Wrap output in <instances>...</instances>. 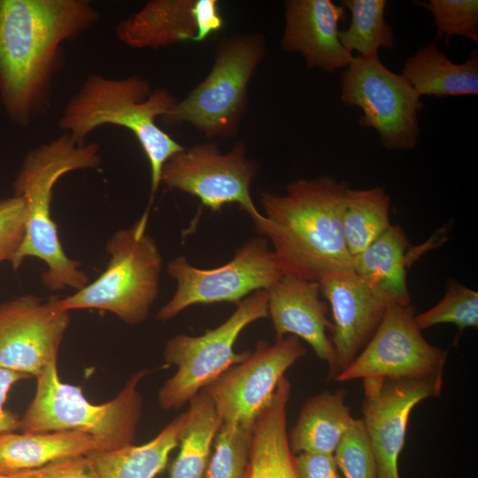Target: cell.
<instances>
[{"mask_svg": "<svg viewBox=\"0 0 478 478\" xmlns=\"http://www.w3.org/2000/svg\"><path fill=\"white\" fill-rule=\"evenodd\" d=\"M99 18L86 0H0V100L15 124L44 107L63 42Z\"/></svg>", "mask_w": 478, "mask_h": 478, "instance_id": "6da1fadb", "label": "cell"}, {"mask_svg": "<svg viewBox=\"0 0 478 478\" xmlns=\"http://www.w3.org/2000/svg\"><path fill=\"white\" fill-rule=\"evenodd\" d=\"M348 188L322 175L294 181L281 195L261 194L264 219L253 223L273 244L283 275L318 281L328 273L354 270L342 223Z\"/></svg>", "mask_w": 478, "mask_h": 478, "instance_id": "7a4b0ae2", "label": "cell"}, {"mask_svg": "<svg viewBox=\"0 0 478 478\" xmlns=\"http://www.w3.org/2000/svg\"><path fill=\"white\" fill-rule=\"evenodd\" d=\"M100 164L97 143H77L66 133L26 154L13 181V195L22 199L26 211L25 237L11 261L14 270L27 258L34 257L46 265L42 274L46 289L77 291L89 284L88 275L80 269L81 262L70 258L63 250L50 205L60 177L73 171L96 169Z\"/></svg>", "mask_w": 478, "mask_h": 478, "instance_id": "3957f363", "label": "cell"}, {"mask_svg": "<svg viewBox=\"0 0 478 478\" xmlns=\"http://www.w3.org/2000/svg\"><path fill=\"white\" fill-rule=\"evenodd\" d=\"M177 101L166 89L152 92L149 81L140 75L113 79L90 74L67 101L58 126L77 143L86 142L91 132L104 125L120 126L132 132L150 167V196L143 214L149 218L164 165L184 149L156 122Z\"/></svg>", "mask_w": 478, "mask_h": 478, "instance_id": "277c9868", "label": "cell"}, {"mask_svg": "<svg viewBox=\"0 0 478 478\" xmlns=\"http://www.w3.org/2000/svg\"><path fill=\"white\" fill-rule=\"evenodd\" d=\"M57 362L49 364L36 377L35 397L19 418V429L29 433L82 431L93 436L102 451L132 444L143 411L138 386L151 371H137L116 397L96 405L84 397L81 388L60 380Z\"/></svg>", "mask_w": 478, "mask_h": 478, "instance_id": "5b68a950", "label": "cell"}, {"mask_svg": "<svg viewBox=\"0 0 478 478\" xmlns=\"http://www.w3.org/2000/svg\"><path fill=\"white\" fill-rule=\"evenodd\" d=\"M266 54L263 34L222 37L205 78L164 116L168 127L189 124L207 139L235 136L248 106V86Z\"/></svg>", "mask_w": 478, "mask_h": 478, "instance_id": "8992f818", "label": "cell"}, {"mask_svg": "<svg viewBox=\"0 0 478 478\" xmlns=\"http://www.w3.org/2000/svg\"><path fill=\"white\" fill-rule=\"evenodd\" d=\"M105 270L83 289L61 299L63 311L96 309L113 313L128 325H139L150 314L159 289L162 255L140 219L116 231L106 243Z\"/></svg>", "mask_w": 478, "mask_h": 478, "instance_id": "52a82bcc", "label": "cell"}, {"mask_svg": "<svg viewBox=\"0 0 478 478\" xmlns=\"http://www.w3.org/2000/svg\"><path fill=\"white\" fill-rule=\"evenodd\" d=\"M267 317V291L260 289L236 303L235 312L217 328L197 336L180 334L170 338L164 359L177 370L159 389L160 407H182L222 373L247 358L251 351L237 353L235 343L247 326Z\"/></svg>", "mask_w": 478, "mask_h": 478, "instance_id": "ba28073f", "label": "cell"}, {"mask_svg": "<svg viewBox=\"0 0 478 478\" xmlns=\"http://www.w3.org/2000/svg\"><path fill=\"white\" fill-rule=\"evenodd\" d=\"M340 100L363 111L361 127L377 131L389 150H411L419 142L418 112L424 104L402 75L388 69L379 57L356 54L341 73Z\"/></svg>", "mask_w": 478, "mask_h": 478, "instance_id": "9c48e42d", "label": "cell"}, {"mask_svg": "<svg viewBox=\"0 0 478 478\" xmlns=\"http://www.w3.org/2000/svg\"><path fill=\"white\" fill-rule=\"evenodd\" d=\"M167 273L177 286L157 313L161 321L173 319L194 305L238 303L257 290H267L283 276L273 250L260 236L248 240L220 266L199 268L180 256L168 263Z\"/></svg>", "mask_w": 478, "mask_h": 478, "instance_id": "30bf717a", "label": "cell"}, {"mask_svg": "<svg viewBox=\"0 0 478 478\" xmlns=\"http://www.w3.org/2000/svg\"><path fill=\"white\" fill-rule=\"evenodd\" d=\"M257 172L258 166L247 157L243 142L237 141L223 153L215 141H209L171 157L163 166L160 181L169 189L199 198L212 212L236 204L257 222L264 219L250 191Z\"/></svg>", "mask_w": 478, "mask_h": 478, "instance_id": "8fae6325", "label": "cell"}, {"mask_svg": "<svg viewBox=\"0 0 478 478\" xmlns=\"http://www.w3.org/2000/svg\"><path fill=\"white\" fill-rule=\"evenodd\" d=\"M414 316L411 305L389 303L368 343L333 381L416 379L443 373L448 353L424 338Z\"/></svg>", "mask_w": 478, "mask_h": 478, "instance_id": "7c38bea8", "label": "cell"}, {"mask_svg": "<svg viewBox=\"0 0 478 478\" xmlns=\"http://www.w3.org/2000/svg\"><path fill=\"white\" fill-rule=\"evenodd\" d=\"M305 353L306 349L295 335L274 343L260 340L247 358L229 367L203 389L213 401L222 423L252 427L285 372Z\"/></svg>", "mask_w": 478, "mask_h": 478, "instance_id": "4fadbf2b", "label": "cell"}, {"mask_svg": "<svg viewBox=\"0 0 478 478\" xmlns=\"http://www.w3.org/2000/svg\"><path fill=\"white\" fill-rule=\"evenodd\" d=\"M364 380L361 419L375 462L377 478H400L397 461L412 408L438 397L443 373L416 379L370 377Z\"/></svg>", "mask_w": 478, "mask_h": 478, "instance_id": "5bb4252c", "label": "cell"}, {"mask_svg": "<svg viewBox=\"0 0 478 478\" xmlns=\"http://www.w3.org/2000/svg\"><path fill=\"white\" fill-rule=\"evenodd\" d=\"M26 295L0 304V367L37 377L58 361L70 312Z\"/></svg>", "mask_w": 478, "mask_h": 478, "instance_id": "9a60e30c", "label": "cell"}, {"mask_svg": "<svg viewBox=\"0 0 478 478\" xmlns=\"http://www.w3.org/2000/svg\"><path fill=\"white\" fill-rule=\"evenodd\" d=\"M219 5L217 0H150L116 25V36L134 49L203 42L224 26Z\"/></svg>", "mask_w": 478, "mask_h": 478, "instance_id": "2e32d148", "label": "cell"}, {"mask_svg": "<svg viewBox=\"0 0 478 478\" xmlns=\"http://www.w3.org/2000/svg\"><path fill=\"white\" fill-rule=\"evenodd\" d=\"M318 282L332 309L330 339L341 373L373 337L389 304L376 296L354 270L326 274Z\"/></svg>", "mask_w": 478, "mask_h": 478, "instance_id": "e0dca14e", "label": "cell"}, {"mask_svg": "<svg viewBox=\"0 0 478 478\" xmlns=\"http://www.w3.org/2000/svg\"><path fill=\"white\" fill-rule=\"evenodd\" d=\"M268 317L275 340L287 334L304 339L329 367L332 380L338 374L337 356L327 331L333 323L328 319L327 304L320 298L318 281L283 275L267 290Z\"/></svg>", "mask_w": 478, "mask_h": 478, "instance_id": "ac0fdd59", "label": "cell"}, {"mask_svg": "<svg viewBox=\"0 0 478 478\" xmlns=\"http://www.w3.org/2000/svg\"><path fill=\"white\" fill-rule=\"evenodd\" d=\"M284 7L283 51L299 53L308 69L332 73L351 64L354 55L338 38L339 22L344 17L342 5L331 0H287Z\"/></svg>", "mask_w": 478, "mask_h": 478, "instance_id": "d6986e66", "label": "cell"}, {"mask_svg": "<svg viewBox=\"0 0 478 478\" xmlns=\"http://www.w3.org/2000/svg\"><path fill=\"white\" fill-rule=\"evenodd\" d=\"M408 237L400 225H391L380 237L353 258L356 274L379 297L389 303L411 305L406 282L412 258L423 252L412 251Z\"/></svg>", "mask_w": 478, "mask_h": 478, "instance_id": "ffe728a7", "label": "cell"}, {"mask_svg": "<svg viewBox=\"0 0 478 478\" xmlns=\"http://www.w3.org/2000/svg\"><path fill=\"white\" fill-rule=\"evenodd\" d=\"M291 384L284 376L252 428L246 478H298L287 432V405Z\"/></svg>", "mask_w": 478, "mask_h": 478, "instance_id": "44dd1931", "label": "cell"}, {"mask_svg": "<svg viewBox=\"0 0 478 478\" xmlns=\"http://www.w3.org/2000/svg\"><path fill=\"white\" fill-rule=\"evenodd\" d=\"M102 451L90 435L79 430L0 435V474L11 475L56 460Z\"/></svg>", "mask_w": 478, "mask_h": 478, "instance_id": "7402d4cb", "label": "cell"}, {"mask_svg": "<svg viewBox=\"0 0 478 478\" xmlns=\"http://www.w3.org/2000/svg\"><path fill=\"white\" fill-rule=\"evenodd\" d=\"M188 420L186 411L143 444L95 451L86 457L96 478H155L165 468L171 451L179 446Z\"/></svg>", "mask_w": 478, "mask_h": 478, "instance_id": "603a6c76", "label": "cell"}, {"mask_svg": "<svg viewBox=\"0 0 478 478\" xmlns=\"http://www.w3.org/2000/svg\"><path fill=\"white\" fill-rule=\"evenodd\" d=\"M420 97L478 95V51L456 64L435 42L420 47L404 64L401 73Z\"/></svg>", "mask_w": 478, "mask_h": 478, "instance_id": "cb8c5ba5", "label": "cell"}, {"mask_svg": "<svg viewBox=\"0 0 478 478\" xmlns=\"http://www.w3.org/2000/svg\"><path fill=\"white\" fill-rule=\"evenodd\" d=\"M345 389L324 391L303 405L295 426L288 434L292 454H334L354 418L345 404Z\"/></svg>", "mask_w": 478, "mask_h": 478, "instance_id": "d4e9b609", "label": "cell"}, {"mask_svg": "<svg viewBox=\"0 0 478 478\" xmlns=\"http://www.w3.org/2000/svg\"><path fill=\"white\" fill-rule=\"evenodd\" d=\"M189 403V420L179 443V453L171 466L170 478H204L211 447L222 423L204 389Z\"/></svg>", "mask_w": 478, "mask_h": 478, "instance_id": "484cf974", "label": "cell"}, {"mask_svg": "<svg viewBox=\"0 0 478 478\" xmlns=\"http://www.w3.org/2000/svg\"><path fill=\"white\" fill-rule=\"evenodd\" d=\"M390 197L382 186L348 188L343 203L342 223L352 258L380 237L390 226Z\"/></svg>", "mask_w": 478, "mask_h": 478, "instance_id": "4316f807", "label": "cell"}, {"mask_svg": "<svg viewBox=\"0 0 478 478\" xmlns=\"http://www.w3.org/2000/svg\"><path fill=\"white\" fill-rule=\"evenodd\" d=\"M341 5L351 14L350 26L338 33L344 49L363 58H374L378 57L380 48L395 47L396 35L384 18L385 0H343Z\"/></svg>", "mask_w": 478, "mask_h": 478, "instance_id": "83f0119b", "label": "cell"}, {"mask_svg": "<svg viewBox=\"0 0 478 478\" xmlns=\"http://www.w3.org/2000/svg\"><path fill=\"white\" fill-rule=\"evenodd\" d=\"M252 427L221 423L204 478H246Z\"/></svg>", "mask_w": 478, "mask_h": 478, "instance_id": "f1b7e54d", "label": "cell"}, {"mask_svg": "<svg viewBox=\"0 0 478 478\" xmlns=\"http://www.w3.org/2000/svg\"><path fill=\"white\" fill-rule=\"evenodd\" d=\"M414 321L420 330L443 323L456 325L459 332L477 328L478 293L449 281L444 297L432 308L414 316Z\"/></svg>", "mask_w": 478, "mask_h": 478, "instance_id": "f546056e", "label": "cell"}, {"mask_svg": "<svg viewBox=\"0 0 478 478\" xmlns=\"http://www.w3.org/2000/svg\"><path fill=\"white\" fill-rule=\"evenodd\" d=\"M430 12L435 19V41L444 37L449 46L451 38L459 35L478 44V1L477 0H429L416 1Z\"/></svg>", "mask_w": 478, "mask_h": 478, "instance_id": "4dcf8cb0", "label": "cell"}, {"mask_svg": "<svg viewBox=\"0 0 478 478\" xmlns=\"http://www.w3.org/2000/svg\"><path fill=\"white\" fill-rule=\"evenodd\" d=\"M334 455L343 478H377L375 462L361 419H354Z\"/></svg>", "mask_w": 478, "mask_h": 478, "instance_id": "1f68e13d", "label": "cell"}, {"mask_svg": "<svg viewBox=\"0 0 478 478\" xmlns=\"http://www.w3.org/2000/svg\"><path fill=\"white\" fill-rule=\"evenodd\" d=\"M26 234V211L17 196L0 198V265L11 262Z\"/></svg>", "mask_w": 478, "mask_h": 478, "instance_id": "d6a6232c", "label": "cell"}, {"mask_svg": "<svg viewBox=\"0 0 478 478\" xmlns=\"http://www.w3.org/2000/svg\"><path fill=\"white\" fill-rule=\"evenodd\" d=\"M8 476L9 478H96L86 456L56 460Z\"/></svg>", "mask_w": 478, "mask_h": 478, "instance_id": "836d02e7", "label": "cell"}, {"mask_svg": "<svg viewBox=\"0 0 478 478\" xmlns=\"http://www.w3.org/2000/svg\"><path fill=\"white\" fill-rule=\"evenodd\" d=\"M298 478H343L334 454L302 452L294 455Z\"/></svg>", "mask_w": 478, "mask_h": 478, "instance_id": "e575fe53", "label": "cell"}, {"mask_svg": "<svg viewBox=\"0 0 478 478\" xmlns=\"http://www.w3.org/2000/svg\"><path fill=\"white\" fill-rule=\"evenodd\" d=\"M28 375L0 367V435L13 432L19 428V417L4 407L12 386Z\"/></svg>", "mask_w": 478, "mask_h": 478, "instance_id": "d590c367", "label": "cell"}, {"mask_svg": "<svg viewBox=\"0 0 478 478\" xmlns=\"http://www.w3.org/2000/svg\"><path fill=\"white\" fill-rule=\"evenodd\" d=\"M0 478H9V476H7V475H1V474H0Z\"/></svg>", "mask_w": 478, "mask_h": 478, "instance_id": "8d00e7d4", "label": "cell"}]
</instances>
